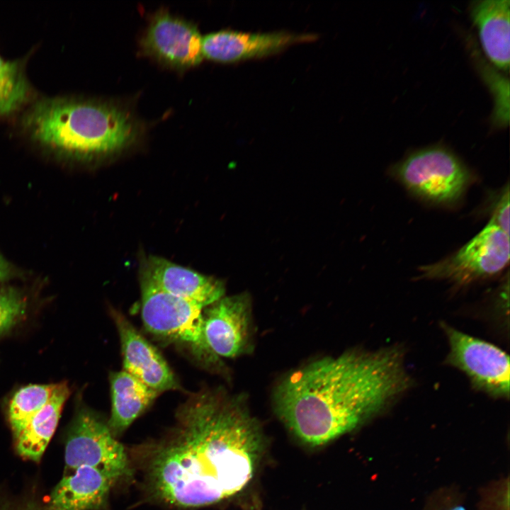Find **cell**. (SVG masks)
I'll return each instance as SVG.
<instances>
[{
    "instance_id": "1",
    "label": "cell",
    "mask_w": 510,
    "mask_h": 510,
    "mask_svg": "<svg viewBox=\"0 0 510 510\" xmlns=\"http://www.w3.org/2000/svg\"><path fill=\"white\" fill-rule=\"evenodd\" d=\"M169 434L152 447L147 486L164 504L197 508L241 491L262 448L259 426L244 401L220 390H202L178 408Z\"/></svg>"
},
{
    "instance_id": "2",
    "label": "cell",
    "mask_w": 510,
    "mask_h": 510,
    "mask_svg": "<svg viewBox=\"0 0 510 510\" xmlns=\"http://www.w3.org/2000/svg\"><path fill=\"white\" fill-rule=\"evenodd\" d=\"M402 346L351 351L286 376L274 395L279 416L302 441L320 446L384 412L412 386Z\"/></svg>"
},
{
    "instance_id": "3",
    "label": "cell",
    "mask_w": 510,
    "mask_h": 510,
    "mask_svg": "<svg viewBox=\"0 0 510 510\" xmlns=\"http://www.w3.org/2000/svg\"><path fill=\"white\" fill-rule=\"evenodd\" d=\"M21 125L41 145L82 158L118 153L142 131L134 115L118 103L68 97L37 101Z\"/></svg>"
},
{
    "instance_id": "4",
    "label": "cell",
    "mask_w": 510,
    "mask_h": 510,
    "mask_svg": "<svg viewBox=\"0 0 510 510\" xmlns=\"http://www.w3.org/2000/svg\"><path fill=\"white\" fill-rule=\"evenodd\" d=\"M141 314L146 329L186 351L208 370L222 368V361L209 348L204 332L203 307L174 297L140 278Z\"/></svg>"
},
{
    "instance_id": "5",
    "label": "cell",
    "mask_w": 510,
    "mask_h": 510,
    "mask_svg": "<svg viewBox=\"0 0 510 510\" xmlns=\"http://www.w3.org/2000/svg\"><path fill=\"white\" fill-rule=\"evenodd\" d=\"M394 176L411 193L435 204L453 205L472 181L463 163L442 147L417 150L397 164Z\"/></svg>"
},
{
    "instance_id": "6",
    "label": "cell",
    "mask_w": 510,
    "mask_h": 510,
    "mask_svg": "<svg viewBox=\"0 0 510 510\" xmlns=\"http://www.w3.org/2000/svg\"><path fill=\"white\" fill-rule=\"evenodd\" d=\"M509 261V234L489 222L453 254L421 266L420 277L447 280L459 285L494 276Z\"/></svg>"
},
{
    "instance_id": "7",
    "label": "cell",
    "mask_w": 510,
    "mask_h": 510,
    "mask_svg": "<svg viewBox=\"0 0 510 510\" xmlns=\"http://www.w3.org/2000/svg\"><path fill=\"white\" fill-rule=\"evenodd\" d=\"M449 351L446 363L458 368L478 391L497 399L509 397V357L499 347L441 323Z\"/></svg>"
},
{
    "instance_id": "8",
    "label": "cell",
    "mask_w": 510,
    "mask_h": 510,
    "mask_svg": "<svg viewBox=\"0 0 510 510\" xmlns=\"http://www.w3.org/2000/svg\"><path fill=\"white\" fill-rule=\"evenodd\" d=\"M204 332L218 358H234L252 347L251 305L248 294L224 296L204 308Z\"/></svg>"
},
{
    "instance_id": "9",
    "label": "cell",
    "mask_w": 510,
    "mask_h": 510,
    "mask_svg": "<svg viewBox=\"0 0 510 510\" xmlns=\"http://www.w3.org/2000/svg\"><path fill=\"white\" fill-rule=\"evenodd\" d=\"M142 47L147 55L175 68L196 66L203 58L202 37L196 27L164 11L152 18Z\"/></svg>"
},
{
    "instance_id": "10",
    "label": "cell",
    "mask_w": 510,
    "mask_h": 510,
    "mask_svg": "<svg viewBox=\"0 0 510 510\" xmlns=\"http://www.w3.org/2000/svg\"><path fill=\"white\" fill-rule=\"evenodd\" d=\"M313 34L278 31L246 33L224 30L202 37L203 57L218 62L232 63L276 54L291 45L312 41Z\"/></svg>"
},
{
    "instance_id": "11",
    "label": "cell",
    "mask_w": 510,
    "mask_h": 510,
    "mask_svg": "<svg viewBox=\"0 0 510 510\" xmlns=\"http://www.w3.org/2000/svg\"><path fill=\"white\" fill-rule=\"evenodd\" d=\"M110 314L120 337L123 370L160 393L180 389L176 378L163 356L125 316L113 307Z\"/></svg>"
},
{
    "instance_id": "12",
    "label": "cell",
    "mask_w": 510,
    "mask_h": 510,
    "mask_svg": "<svg viewBox=\"0 0 510 510\" xmlns=\"http://www.w3.org/2000/svg\"><path fill=\"white\" fill-rule=\"evenodd\" d=\"M140 278L169 295L203 308L224 297L225 293V286L221 280L157 256H149L144 261Z\"/></svg>"
},
{
    "instance_id": "13",
    "label": "cell",
    "mask_w": 510,
    "mask_h": 510,
    "mask_svg": "<svg viewBox=\"0 0 510 510\" xmlns=\"http://www.w3.org/2000/svg\"><path fill=\"white\" fill-rule=\"evenodd\" d=\"M482 49L499 69L509 68V0H479L470 6Z\"/></svg>"
},
{
    "instance_id": "14",
    "label": "cell",
    "mask_w": 510,
    "mask_h": 510,
    "mask_svg": "<svg viewBox=\"0 0 510 510\" xmlns=\"http://www.w3.org/2000/svg\"><path fill=\"white\" fill-rule=\"evenodd\" d=\"M111 412L107 425L116 437L125 431L159 395L125 370L110 374Z\"/></svg>"
},
{
    "instance_id": "15",
    "label": "cell",
    "mask_w": 510,
    "mask_h": 510,
    "mask_svg": "<svg viewBox=\"0 0 510 510\" xmlns=\"http://www.w3.org/2000/svg\"><path fill=\"white\" fill-rule=\"evenodd\" d=\"M69 395L66 383L58 386L50 401L36 413L15 437L18 453L23 457L38 461L52 436Z\"/></svg>"
},
{
    "instance_id": "16",
    "label": "cell",
    "mask_w": 510,
    "mask_h": 510,
    "mask_svg": "<svg viewBox=\"0 0 510 510\" xmlns=\"http://www.w3.org/2000/svg\"><path fill=\"white\" fill-rule=\"evenodd\" d=\"M58 383L30 385L18 390L8 407V419L16 437L28 421L51 399Z\"/></svg>"
},
{
    "instance_id": "17",
    "label": "cell",
    "mask_w": 510,
    "mask_h": 510,
    "mask_svg": "<svg viewBox=\"0 0 510 510\" xmlns=\"http://www.w3.org/2000/svg\"><path fill=\"white\" fill-rule=\"evenodd\" d=\"M23 308V300L16 293L0 291V335L16 322Z\"/></svg>"
},
{
    "instance_id": "18",
    "label": "cell",
    "mask_w": 510,
    "mask_h": 510,
    "mask_svg": "<svg viewBox=\"0 0 510 510\" xmlns=\"http://www.w3.org/2000/svg\"><path fill=\"white\" fill-rule=\"evenodd\" d=\"M28 91L27 82L13 88H0V116L20 108L27 99Z\"/></svg>"
},
{
    "instance_id": "19",
    "label": "cell",
    "mask_w": 510,
    "mask_h": 510,
    "mask_svg": "<svg viewBox=\"0 0 510 510\" xmlns=\"http://www.w3.org/2000/svg\"><path fill=\"white\" fill-rule=\"evenodd\" d=\"M26 82L18 62L5 61L0 57V88H13Z\"/></svg>"
},
{
    "instance_id": "20",
    "label": "cell",
    "mask_w": 510,
    "mask_h": 510,
    "mask_svg": "<svg viewBox=\"0 0 510 510\" xmlns=\"http://www.w3.org/2000/svg\"><path fill=\"white\" fill-rule=\"evenodd\" d=\"M489 222L509 234V190L508 185L497 200Z\"/></svg>"
},
{
    "instance_id": "21",
    "label": "cell",
    "mask_w": 510,
    "mask_h": 510,
    "mask_svg": "<svg viewBox=\"0 0 510 510\" xmlns=\"http://www.w3.org/2000/svg\"><path fill=\"white\" fill-rule=\"evenodd\" d=\"M8 273V266L0 255V280L5 278Z\"/></svg>"
},
{
    "instance_id": "22",
    "label": "cell",
    "mask_w": 510,
    "mask_h": 510,
    "mask_svg": "<svg viewBox=\"0 0 510 510\" xmlns=\"http://www.w3.org/2000/svg\"><path fill=\"white\" fill-rule=\"evenodd\" d=\"M26 510H36V509H35V508H28V509H26Z\"/></svg>"
}]
</instances>
